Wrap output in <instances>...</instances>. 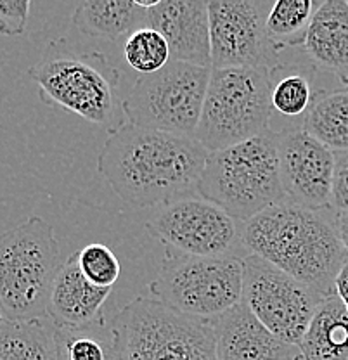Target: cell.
<instances>
[{"label": "cell", "instance_id": "obj_1", "mask_svg": "<svg viewBox=\"0 0 348 360\" xmlns=\"http://www.w3.org/2000/svg\"><path fill=\"white\" fill-rule=\"evenodd\" d=\"M208 155L189 135L127 123L104 142L97 170L123 201L151 208L198 193Z\"/></svg>", "mask_w": 348, "mask_h": 360}, {"label": "cell", "instance_id": "obj_2", "mask_svg": "<svg viewBox=\"0 0 348 360\" xmlns=\"http://www.w3.org/2000/svg\"><path fill=\"white\" fill-rule=\"evenodd\" d=\"M309 210L284 201L245 224L243 243L321 295H335V281L348 255L338 234V212Z\"/></svg>", "mask_w": 348, "mask_h": 360}, {"label": "cell", "instance_id": "obj_3", "mask_svg": "<svg viewBox=\"0 0 348 360\" xmlns=\"http://www.w3.org/2000/svg\"><path fill=\"white\" fill-rule=\"evenodd\" d=\"M198 194L241 224L288 201L281 180L278 135L269 130L252 141L210 153Z\"/></svg>", "mask_w": 348, "mask_h": 360}, {"label": "cell", "instance_id": "obj_4", "mask_svg": "<svg viewBox=\"0 0 348 360\" xmlns=\"http://www.w3.org/2000/svg\"><path fill=\"white\" fill-rule=\"evenodd\" d=\"M40 96L110 134L129 123L120 94V71L101 52H49L28 70Z\"/></svg>", "mask_w": 348, "mask_h": 360}, {"label": "cell", "instance_id": "obj_5", "mask_svg": "<svg viewBox=\"0 0 348 360\" xmlns=\"http://www.w3.org/2000/svg\"><path fill=\"white\" fill-rule=\"evenodd\" d=\"M59 241L42 217L4 232L0 241V307L2 319H46L58 276Z\"/></svg>", "mask_w": 348, "mask_h": 360}, {"label": "cell", "instance_id": "obj_6", "mask_svg": "<svg viewBox=\"0 0 348 360\" xmlns=\"http://www.w3.org/2000/svg\"><path fill=\"white\" fill-rule=\"evenodd\" d=\"M271 68L212 70L194 139L208 153L252 141L271 130Z\"/></svg>", "mask_w": 348, "mask_h": 360}, {"label": "cell", "instance_id": "obj_7", "mask_svg": "<svg viewBox=\"0 0 348 360\" xmlns=\"http://www.w3.org/2000/svg\"><path fill=\"white\" fill-rule=\"evenodd\" d=\"M113 322L123 360H219L213 321L179 312L155 298L132 300Z\"/></svg>", "mask_w": 348, "mask_h": 360}, {"label": "cell", "instance_id": "obj_8", "mask_svg": "<svg viewBox=\"0 0 348 360\" xmlns=\"http://www.w3.org/2000/svg\"><path fill=\"white\" fill-rule=\"evenodd\" d=\"M149 291L179 312L213 321L243 302L245 258L194 257L167 248Z\"/></svg>", "mask_w": 348, "mask_h": 360}, {"label": "cell", "instance_id": "obj_9", "mask_svg": "<svg viewBox=\"0 0 348 360\" xmlns=\"http://www.w3.org/2000/svg\"><path fill=\"white\" fill-rule=\"evenodd\" d=\"M212 68L170 61L153 75H141L125 97L129 123L194 137L203 112Z\"/></svg>", "mask_w": 348, "mask_h": 360}, {"label": "cell", "instance_id": "obj_10", "mask_svg": "<svg viewBox=\"0 0 348 360\" xmlns=\"http://www.w3.org/2000/svg\"><path fill=\"white\" fill-rule=\"evenodd\" d=\"M146 229L168 250L194 257H248L245 224L203 198H182L165 205Z\"/></svg>", "mask_w": 348, "mask_h": 360}, {"label": "cell", "instance_id": "obj_11", "mask_svg": "<svg viewBox=\"0 0 348 360\" xmlns=\"http://www.w3.org/2000/svg\"><path fill=\"white\" fill-rule=\"evenodd\" d=\"M324 298L319 291L300 283L271 262L257 255L245 258L243 302L269 331L286 343L300 347Z\"/></svg>", "mask_w": 348, "mask_h": 360}, {"label": "cell", "instance_id": "obj_12", "mask_svg": "<svg viewBox=\"0 0 348 360\" xmlns=\"http://www.w3.org/2000/svg\"><path fill=\"white\" fill-rule=\"evenodd\" d=\"M271 0H210L212 70L272 68L278 52L267 37Z\"/></svg>", "mask_w": 348, "mask_h": 360}, {"label": "cell", "instance_id": "obj_13", "mask_svg": "<svg viewBox=\"0 0 348 360\" xmlns=\"http://www.w3.org/2000/svg\"><path fill=\"white\" fill-rule=\"evenodd\" d=\"M278 149L288 201L309 210H333L335 153L305 129L279 134Z\"/></svg>", "mask_w": 348, "mask_h": 360}, {"label": "cell", "instance_id": "obj_14", "mask_svg": "<svg viewBox=\"0 0 348 360\" xmlns=\"http://www.w3.org/2000/svg\"><path fill=\"white\" fill-rule=\"evenodd\" d=\"M148 26L167 39L172 61L212 68L208 2L162 0L148 11Z\"/></svg>", "mask_w": 348, "mask_h": 360}, {"label": "cell", "instance_id": "obj_15", "mask_svg": "<svg viewBox=\"0 0 348 360\" xmlns=\"http://www.w3.org/2000/svg\"><path fill=\"white\" fill-rule=\"evenodd\" d=\"M219 360H303L300 347L283 341L245 302L213 319Z\"/></svg>", "mask_w": 348, "mask_h": 360}, {"label": "cell", "instance_id": "obj_16", "mask_svg": "<svg viewBox=\"0 0 348 360\" xmlns=\"http://www.w3.org/2000/svg\"><path fill=\"white\" fill-rule=\"evenodd\" d=\"M113 288H99L82 272L78 251L59 267L49 300L47 315L56 326L75 328L104 317L103 307Z\"/></svg>", "mask_w": 348, "mask_h": 360}, {"label": "cell", "instance_id": "obj_17", "mask_svg": "<svg viewBox=\"0 0 348 360\" xmlns=\"http://www.w3.org/2000/svg\"><path fill=\"white\" fill-rule=\"evenodd\" d=\"M314 65L278 63L271 68V104L274 134L305 127V120L321 90L316 87Z\"/></svg>", "mask_w": 348, "mask_h": 360}, {"label": "cell", "instance_id": "obj_18", "mask_svg": "<svg viewBox=\"0 0 348 360\" xmlns=\"http://www.w3.org/2000/svg\"><path fill=\"white\" fill-rule=\"evenodd\" d=\"M303 47L310 65L333 73L348 89V0L319 4Z\"/></svg>", "mask_w": 348, "mask_h": 360}, {"label": "cell", "instance_id": "obj_19", "mask_svg": "<svg viewBox=\"0 0 348 360\" xmlns=\"http://www.w3.org/2000/svg\"><path fill=\"white\" fill-rule=\"evenodd\" d=\"M300 350L303 360H348V310L336 292L316 310Z\"/></svg>", "mask_w": 348, "mask_h": 360}, {"label": "cell", "instance_id": "obj_20", "mask_svg": "<svg viewBox=\"0 0 348 360\" xmlns=\"http://www.w3.org/2000/svg\"><path fill=\"white\" fill-rule=\"evenodd\" d=\"M71 21L85 35L118 39L146 28L148 11L136 0H85L78 4Z\"/></svg>", "mask_w": 348, "mask_h": 360}, {"label": "cell", "instance_id": "obj_21", "mask_svg": "<svg viewBox=\"0 0 348 360\" xmlns=\"http://www.w3.org/2000/svg\"><path fill=\"white\" fill-rule=\"evenodd\" d=\"M58 360H123L122 338L113 319L75 328L56 326Z\"/></svg>", "mask_w": 348, "mask_h": 360}, {"label": "cell", "instance_id": "obj_22", "mask_svg": "<svg viewBox=\"0 0 348 360\" xmlns=\"http://www.w3.org/2000/svg\"><path fill=\"white\" fill-rule=\"evenodd\" d=\"M0 360H58L56 324L51 319L0 321Z\"/></svg>", "mask_w": 348, "mask_h": 360}, {"label": "cell", "instance_id": "obj_23", "mask_svg": "<svg viewBox=\"0 0 348 360\" xmlns=\"http://www.w3.org/2000/svg\"><path fill=\"white\" fill-rule=\"evenodd\" d=\"M303 129L333 153H348V89L321 90Z\"/></svg>", "mask_w": 348, "mask_h": 360}, {"label": "cell", "instance_id": "obj_24", "mask_svg": "<svg viewBox=\"0 0 348 360\" xmlns=\"http://www.w3.org/2000/svg\"><path fill=\"white\" fill-rule=\"evenodd\" d=\"M321 2L314 0H278L267 18V37L276 52L305 45L310 22Z\"/></svg>", "mask_w": 348, "mask_h": 360}, {"label": "cell", "instance_id": "obj_25", "mask_svg": "<svg viewBox=\"0 0 348 360\" xmlns=\"http://www.w3.org/2000/svg\"><path fill=\"white\" fill-rule=\"evenodd\" d=\"M123 56L127 65L141 75L158 73L172 61L170 45L167 39L149 26L129 35L123 45Z\"/></svg>", "mask_w": 348, "mask_h": 360}, {"label": "cell", "instance_id": "obj_26", "mask_svg": "<svg viewBox=\"0 0 348 360\" xmlns=\"http://www.w3.org/2000/svg\"><path fill=\"white\" fill-rule=\"evenodd\" d=\"M78 264L84 276L99 288H113L122 272L115 251L103 243H92L78 250Z\"/></svg>", "mask_w": 348, "mask_h": 360}, {"label": "cell", "instance_id": "obj_27", "mask_svg": "<svg viewBox=\"0 0 348 360\" xmlns=\"http://www.w3.org/2000/svg\"><path fill=\"white\" fill-rule=\"evenodd\" d=\"M30 0H0V32L4 35L23 33L30 16Z\"/></svg>", "mask_w": 348, "mask_h": 360}, {"label": "cell", "instance_id": "obj_28", "mask_svg": "<svg viewBox=\"0 0 348 360\" xmlns=\"http://www.w3.org/2000/svg\"><path fill=\"white\" fill-rule=\"evenodd\" d=\"M335 156L331 206L335 212L348 213V153H335Z\"/></svg>", "mask_w": 348, "mask_h": 360}, {"label": "cell", "instance_id": "obj_29", "mask_svg": "<svg viewBox=\"0 0 348 360\" xmlns=\"http://www.w3.org/2000/svg\"><path fill=\"white\" fill-rule=\"evenodd\" d=\"M335 292L338 295V298L342 300L343 305H345L348 310V260L345 262L342 270H340L338 276H336Z\"/></svg>", "mask_w": 348, "mask_h": 360}, {"label": "cell", "instance_id": "obj_30", "mask_svg": "<svg viewBox=\"0 0 348 360\" xmlns=\"http://www.w3.org/2000/svg\"><path fill=\"white\" fill-rule=\"evenodd\" d=\"M336 225H338V234L340 239H342V245L348 255V213H338Z\"/></svg>", "mask_w": 348, "mask_h": 360}]
</instances>
